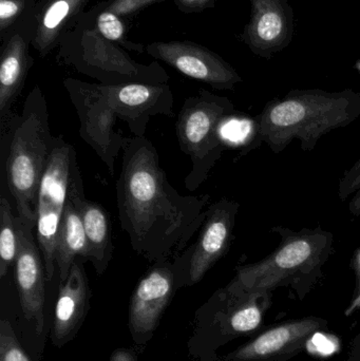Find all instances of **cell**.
<instances>
[{
    "label": "cell",
    "instance_id": "obj_4",
    "mask_svg": "<svg viewBox=\"0 0 360 361\" xmlns=\"http://www.w3.org/2000/svg\"><path fill=\"white\" fill-rule=\"evenodd\" d=\"M46 99L38 88L27 95L20 116L8 127L11 141L6 171L8 190L14 197L17 216L36 229L40 183L54 148Z\"/></svg>",
    "mask_w": 360,
    "mask_h": 361
},
{
    "label": "cell",
    "instance_id": "obj_1",
    "mask_svg": "<svg viewBox=\"0 0 360 361\" xmlns=\"http://www.w3.org/2000/svg\"><path fill=\"white\" fill-rule=\"evenodd\" d=\"M116 182L120 226L133 252L150 263L173 261L206 218L211 195H183L170 184L154 144L129 137Z\"/></svg>",
    "mask_w": 360,
    "mask_h": 361
},
{
    "label": "cell",
    "instance_id": "obj_29",
    "mask_svg": "<svg viewBox=\"0 0 360 361\" xmlns=\"http://www.w3.org/2000/svg\"><path fill=\"white\" fill-rule=\"evenodd\" d=\"M349 210L353 216L360 218V189L352 195V199L349 203Z\"/></svg>",
    "mask_w": 360,
    "mask_h": 361
},
{
    "label": "cell",
    "instance_id": "obj_26",
    "mask_svg": "<svg viewBox=\"0 0 360 361\" xmlns=\"http://www.w3.org/2000/svg\"><path fill=\"white\" fill-rule=\"evenodd\" d=\"M21 4L17 0H0V27L4 30L20 11Z\"/></svg>",
    "mask_w": 360,
    "mask_h": 361
},
{
    "label": "cell",
    "instance_id": "obj_5",
    "mask_svg": "<svg viewBox=\"0 0 360 361\" xmlns=\"http://www.w3.org/2000/svg\"><path fill=\"white\" fill-rule=\"evenodd\" d=\"M235 116L234 104L228 97L203 89L184 102L175 123V133L180 149L192 161V171L185 178L188 190H197L221 159L228 148L222 126Z\"/></svg>",
    "mask_w": 360,
    "mask_h": 361
},
{
    "label": "cell",
    "instance_id": "obj_21",
    "mask_svg": "<svg viewBox=\"0 0 360 361\" xmlns=\"http://www.w3.org/2000/svg\"><path fill=\"white\" fill-rule=\"evenodd\" d=\"M0 361H31L6 320L0 324Z\"/></svg>",
    "mask_w": 360,
    "mask_h": 361
},
{
    "label": "cell",
    "instance_id": "obj_7",
    "mask_svg": "<svg viewBox=\"0 0 360 361\" xmlns=\"http://www.w3.org/2000/svg\"><path fill=\"white\" fill-rule=\"evenodd\" d=\"M66 89L80 118V135L101 162L110 175H114L118 154L128 142L116 131L118 118L112 107L105 85L89 84L77 80H66Z\"/></svg>",
    "mask_w": 360,
    "mask_h": 361
},
{
    "label": "cell",
    "instance_id": "obj_25",
    "mask_svg": "<svg viewBox=\"0 0 360 361\" xmlns=\"http://www.w3.org/2000/svg\"><path fill=\"white\" fill-rule=\"evenodd\" d=\"M351 267H352L353 271H354L355 288L350 307L347 310V315H350L355 310L359 309L360 307V246L357 248L354 255H353L352 261H351Z\"/></svg>",
    "mask_w": 360,
    "mask_h": 361
},
{
    "label": "cell",
    "instance_id": "obj_11",
    "mask_svg": "<svg viewBox=\"0 0 360 361\" xmlns=\"http://www.w3.org/2000/svg\"><path fill=\"white\" fill-rule=\"evenodd\" d=\"M18 250L14 262L15 282L25 319L34 322L38 334L44 330L46 267L35 229L16 216Z\"/></svg>",
    "mask_w": 360,
    "mask_h": 361
},
{
    "label": "cell",
    "instance_id": "obj_13",
    "mask_svg": "<svg viewBox=\"0 0 360 361\" xmlns=\"http://www.w3.org/2000/svg\"><path fill=\"white\" fill-rule=\"evenodd\" d=\"M148 52L179 70L184 75L216 89H232L241 78L230 65L206 49L183 42L154 44Z\"/></svg>",
    "mask_w": 360,
    "mask_h": 361
},
{
    "label": "cell",
    "instance_id": "obj_24",
    "mask_svg": "<svg viewBox=\"0 0 360 361\" xmlns=\"http://www.w3.org/2000/svg\"><path fill=\"white\" fill-rule=\"evenodd\" d=\"M154 1L156 0H114L108 11L122 16V15L131 14Z\"/></svg>",
    "mask_w": 360,
    "mask_h": 361
},
{
    "label": "cell",
    "instance_id": "obj_10",
    "mask_svg": "<svg viewBox=\"0 0 360 361\" xmlns=\"http://www.w3.org/2000/svg\"><path fill=\"white\" fill-rule=\"evenodd\" d=\"M179 288L173 261L152 264L131 297L129 326L135 341L141 343L150 338Z\"/></svg>",
    "mask_w": 360,
    "mask_h": 361
},
{
    "label": "cell",
    "instance_id": "obj_2",
    "mask_svg": "<svg viewBox=\"0 0 360 361\" xmlns=\"http://www.w3.org/2000/svg\"><path fill=\"white\" fill-rule=\"evenodd\" d=\"M360 116V93L293 90L268 102L254 120L256 139L280 154L298 140L304 152H312L323 135L345 128Z\"/></svg>",
    "mask_w": 360,
    "mask_h": 361
},
{
    "label": "cell",
    "instance_id": "obj_17",
    "mask_svg": "<svg viewBox=\"0 0 360 361\" xmlns=\"http://www.w3.org/2000/svg\"><path fill=\"white\" fill-rule=\"evenodd\" d=\"M77 258L88 261V241L82 219L69 195L61 219L55 255L61 284L68 279L72 264Z\"/></svg>",
    "mask_w": 360,
    "mask_h": 361
},
{
    "label": "cell",
    "instance_id": "obj_30",
    "mask_svg": "<svg viewBox=\"0 0 360 361\" xmlns=\"http://www.w3.org/2000/svg\"><path fill=\"white\" fill-rule=\"evenodd\" d=\"M180 4L182 6H185V8H199V6H202L203 4H206L209 0H179Z\"/></svg>",
    "mask_w": 360,
    "mask_h": 361
},
{
    "label": "cell",
    "instance_id": "obj_3",
    "mask_svg": "<svg viewBox=\"0 0 360 361\" xmlns=\"http://www.w3.org/2000/svg\"><path fill=\"white\" fill-rule=\"evenodd\" d=\"M271 231L280 237L278 247L258 262L239 267L225 288L235 294L287 288L304 300L323 277V267L333 252V233L321 226L302 231L275 226Z\"/></svg>",
    "mask_w": 360,
    "mask_h": 361
},
{
    "label": "cell",
    "instance_id": "obj_22",
    "mask_svg": "<svg viewBox=\"0 0 360 361\" xmlns=\"http://www.w3.org/2000/svg\"><path fill=\"white\" fill-rule=\"evenodd\" d=\"M97 27H99L101 35L112 42L120 40L124 35V27H123L122 21L120 20L118 15L110 12V11L99 15V19H97Z\"/></svg>",
    "mask_w": 360,
    "mask_h": 361
},
{
    "label": "cell",
    "instance_id": "obj_23",
    "mask_svg": "<svg viewBox=\"0 0 360 361\" xmlns=\"http://www.w3.org/2000/svg\"><path fill=\"white\" fill-rule=\"evenodd\" d=\"M360 189V159L352 167L345 171L338 184V197L347 201Z\"/></svg>",
    "mask_w": 360,
    "mask_h": 361
},
{
    "label": "cell",
    "instance_id": "obj_28",
    "mask_svg": "<svg viewBox=\"0 0 360 361\" xmlns=\"http://www.w3.org/2000/svg\"><path fill=\"white\" fill-rule=\"evenodd\" d=\"M347 361H360V333L353 341L350 353H349V358Z\"/></svg>",
    "mask_w": 360,
    "mask_h": 361
},
{
    "label": "cell",
    "instance_id": "obj_14",
    "mask_svg": "<svg viewBox=\"0 0 360 361\" xmlns=\"http://www.w3.org/2000/svg\"><path fill=\"white\" fill-rule=\"evenodd\" d=\"M70 199L77 209L84 225L88 241V261L92 263L97 275H103L111 261L114 250L111 216L103 205L86 199L82 177L72 185Z\"/></svg>",
    "mask_w": 360,
    "mask_h": 361
},
{
    "label": "cell",
    "instance_id": "obj_8",
    "mask_svg": "<svg viewBox=\"0 0 360 361\" xmlns=\"http://www.w3.org/2000/svg\"><path fill=\"white\" fill-rule=\"evenodd\" d=\"M238 202L222 197L206 208L196 241L173 260L180 288L198 283L230 248L238 216Z\"/></svg>",
    "mask_w": 360,
    "mask_h": 361
},
{
    "label": "cell",
    "instance_id": "obj_27",
    "mask_svg": "<svg viewBox=\"0 0 360 361\" xmlns=\"http://www.w3.org/2000/svg\"><path fill=\"white\" fill-rule=\"evenodd\" d=\"M109 361H137L132 352L129 350L118 349L113 352Z\"/></svg>",
    "mask_w": 360,
    "mask_h": 361
},
{
    "label": "cell",
    "instance_id": "obj_18",
    "mask_svg": "<svg viewBox=\"0 0 360 361\" xmlns=\"http://www.w3.org/2000/svg\"><path fill=\"white\" fill-rule=\"evenodd\" d=\"M85 0H53L38 25L35 42L38 50L44 52L52 44L61 25L82 6Z\"/></svg>",
    "mask_w": 360,
    "mask_h": 361
},
{
    "label": "cell",
    "instance_id": "obj_20",
    "mask_svg": "<svg viewBox=\"0 0 360 361\" xmlns=\"http://www.w3.org/2000/svg\"><path fill=\"white\" fill-rule=\"evenodd\" d=\"M285 21L276 11L261 10L254 20V32L256 37L263 42H273L283 33Z\"/></svg>",
    "mask_w": 360,
    "mask_h": 361
},
{
    "label": "cell",
    "instance_id": "obj_12",
    "mask_svg": "<svg viewBox=\"0 0 360 361\" xmlns=\"http://www.w3.org/2000/svg\"><path fill=\"white\" fill-rule=\"evenodd\" d=\"M105 88L118 120L126 123L135 137H145L152 116H175L173 92L166 85L131 82Z\"/></svg>",
    "mask_w": 360,
    "mask_h": 361
},
{
    "label": "cell",
    "instance_id": "obj_19",
    "mask_svg": "<svg viewBox=\"0 0 360 361\" xmlns=\"http://www.w3.org/2000/svg\"><path fill=\"white\" fill-rule=\"evenodd\" d=\"M18 250V233L16 216L6 197L0 200V279L8 275V269L14 265Z\"/></svg>",
    "mask_w": 360,
    "mask_h": 361
},
{
    "label": "cell",
    "instance_id": "obj_9",
    "mask_svg": "<svg viewBox=\"0 0 360 361\" xmlns=\"http://www.w3.org/2000/svg\"><path fill=\"white\" fill-rule=\"evenodd\" d=\"M328 320L315 316L283 322L260 333L222 361H289L304 351L310 341L327 330Z\"/></svg>",
    "mask_w": 360,
    "mask_h": 361
},
{
    "label": "cell",
    "instance_id": "obj_15",
    "mask_svg": "<svg viewBox=\"0 0 360 361\" xmlns=\"http://www.w3.org/2000/svg\"><path fill=\"white\" fill-rule=\"evenodd\" d=\"M84 261L76 259L68 279L61 284L52 332V341L56 347H63L73 337L88 311L90 288L82 267Z\"/></svg>",
    "mask_w": 360,
    "mask_h": 361
},
{
    "label": "cell",
    "instance_id": "obj_6",
    "mask_svg": "<svg viewBox=\"0 0 360 361\" xmlns=\"http://www.w3.org/2000/svg\"><path fill=\"white\" fill-rule=\"evenodd\" d=\"M80 177L73 146L67 143L63 135L55 137L54 148L40 183L36 210V238L44 258L48 282L52 280L56 269L57 238L70 190Z\"/></svg>",
    "mask_w": 360,
    "mask_h": 361
},
{
    "label": "cell",
    "instance_id": "obj_16",
    "mask_svg": "<svg viewBox=\"0 0 360 361\" xmlns=\"http://www.w3.org/2000/svg\"><path fill=\"white\" fill-rule=\"evenodd\" d=\"M27 46L18 34L11 38L0 65V121L2 129L12 122V107L20 94L27 72Z\"/></svg>",
    "mask_w": 360,
    "mask_h": 361
}]
</instances>
